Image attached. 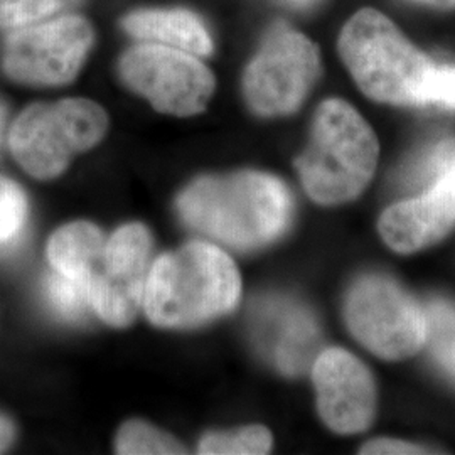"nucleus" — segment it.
Instances as JSON below:
<instances>
[{
  "label": "nucleus",
  "mask_w": 455,
  "mask_h": 455,
  "mask_svg": "<svg viewBox=\"0 0 455 455\" xmlns=\"http://www.w3.org/2000/svg\"><path fill=\"white\" fill-rule=\"evenodd\" d=\"M317 410L325 425L341 435L361 434L373 423L376 390L370 370L351 353L331 347L312 363Z\"/></svg>",
  "instance_id": "f8f14e48"
},
{
  "label": "nucleus",
  "mask_w": 455,
  "mask_h": 455,
  "mask_svg": "<svg viewBox=\"0 0 455 455\" xmlns=\"http://www.w3.org/2000/svg\"><path fill=\"white\" fill-rule=\"evenodd\" d=\"M455 227V164L420 195L381 214L378 229L398 253H415L440 242Z\"/></svg>",
  "instance_id": "ddd939ff"
},
{
  "label": "nucleus",
  "mask_w": 455,
  "mask_h": 455,
  "mask_svg": "<svg viewBox=\"0 0 455 455\" xmlns=\"http://www.w3.org/2000/svg\"><path fill=\"white\" fill-rule=\"evenodd\" d=\"M124 29L140 43L180 49L199 58L212 52V37L201 17L184 9H144L124 19Z\"/></svg>",
  "instance_id": "4468645a"
},
{
  "label": "nucleus",
  "mask_w": 455,
  "mask_h": 455,
  "mask_svg": "<svg viewBox=\"0 0 455 455\" xmlns=\"http://www.w3.org/2000/svg\"><path fill=\"white\" fill-rule=\"evenodd\" d=\"M455 164V139H440L425 147L405 164L400 182L405 189L423 191Z\"/></svg>",
  "instance_id": "f3484780"
},
{
  "label": "nucleus",
  "mask_w": 455,
  "mask_h": 455,
  "mask_svg": "<svg viewBox=\"0 0 455 455\" xmlns=\"http://www.w3.org/2000/svg\"><path fill=\"white\" fill-rule=\"evenodd\" d=\"M339 54L366 97L398 107H420L423 86L435 65L374 9H361L346 22Z\"/></svg>",
  "instance_id": "20e7f679"
},
{
  "label": "nucleus",
  "mask_w": 455,
  "mask_h": 455,
  "mask_svg": "<svg viewBox=\"0 0 455 455\" xmlns=\"http://www.w3.org/2000/svg\"><path fill=\"white\" fill-rule=\"evenodd\" d=\"M93 46V29L78 16H58L11 31L2 68L17 83L61 86L73 82Z\"/></svg>",
  "instance_id": "1a4fd4ad"
},
{
  "label": "nucleus",
  "mask_w": 455,
  "mask_h": 455,
  "mask_svg": "<svg viewBox=\"0 0 455 455\" xmlns=\"http://www.w3.org/2000/svg\"><path fill=\"white\" fill-rule=\"evenodd\" d=\"M319 71V51L309 37L278 26L246 66L244 100L260 116L293 114L309 95Z\"/></svg>",
  "instance_id": "0eeeda50"
},
{
  "label": "nucleus",
  "mask_w": 455,
  "mask_h": 455,
  "mask_svg": "<svg viewBox=\"0 0 455 455\" xmlns=\"http://www.w3.org/2000/svg\"><path fill=\"white\" fill-rule=\"evenodd\" d=\"M124 83L132 92L167 115L201 114L214 93V76L199 56L180 49L140 43L127 49L118 63Z\"/></svg>",
  "instance_id": "6e6552de"
},
{
  "label": "nucleus",
  "mask_w": 455,
  "mask_h": 455,
  "mask_svg": "<svg viewBox=\"0 0 455 455\" xmlns=\"http://www.w3.org/2000/svg\"><path fill=\"white\" fill-rule=\"evenodd\" d=\"M344 312L353 336L379 358H410L425 346V310L388 276L359 278L347 293Z\"/></svg>",
  "instance_id": "423d86ee"
},
{
  "label": "nucleus",
  "mask_w": 455,
  "mask_h": 455,
  "mask_svg": "<svg viewBox=\"0 0 455 455\" xmlns=\"http://www.w3.org/2000/svg\"><path fill=\"white\" fill-rule=\"evenodd\" d=\"M178 212L204 236L236 250H255L291 227L293 199L275 176L244 171L191 182L178 197Z\"/></svg>",
  "instance_id": "f257e3e1"
},
{
  "label": "nucleus",
  "mask_w": 455,
  "mask_h": 455,
  "mask_svg": "<svg viewBox=\"0 0 455 455\" xmlns=\"http://www.w3.org/2000/svg\"><path fill=\"white\" fill-rule=\"evenodd\" d=\"M103 233L88 221H76L60 228L51 236L48 260L54 272L86 285L103 255Z\"/></svg>",
  "instance_id": "2eb2a0df"
},
{
  "label": "nucleus",
  "mask_w": 455,
  "mask_h": 455,
  "mask_svg": "<svg viewBox=\"0 0 455 455\" xmlns=\"http://www.w3.org/2000/svg\"><path fill=\"white\" fill-rule=\"evenodd\" d=\"M408 2L434 7V9H454L455 7V0H408Z\"/></svg>",
  "instance_id": "a878e982"
},
{
  "label": "nucleus",
  "mask_w": 455,
  "mask_h": 455,
  "mask_svg": "<svg viewBox=\"0 0 455 455\" xmlns=\"http://www.w3.org/2000/svg\"><path fill=\"white\" fill-rule=\"evenodd\" d=\"M425 344L440 368L455 379V306L447 300H432L427 309Z\"/></svg>",
  "instance_id": "dca6fc26"
},
{
  "label": "nucleus",
  "mask_w": 455,
  "mask_h": 455,
  "mask_svg": "<svg viewBox=\"0 0 455 455\" xmlns=\"http://www.w3.org/2000/svg\"><path fill=\"white\" fill-rule=\"evenodd\" d=\"M379 146L368 122L346 101L331 98L317 108L310 144L295 161L306 193L332 206L356 199L376 171Z\"/></svg>",
  "instance_id": "7ed1b4c3"
},
{
  "label": "nucleus",
  "mask_w": 455,
  "mask_h": 455,
  "mask_svg": "<svg viewBox=\"0 0 455 455\" xmlns=\"http://www.w3.org/2000/svg\"><path fill=\"white\" fill-rule=\"evenodd\" d=\"M44 295L49 307L66 321H78L90 309L86 285L69 276L54 272L46 278Z\"/></svg>",
  "instance_id": "412c9836"
},
{
  "label": "nucleus",
  "mask_w": 455,
  "mask_h": 455,
  "mask_svg": "<svg viewBox=\"0 0 455 455\" xmlns=\"http://www.w3.org/2000/svg\"><path fill=\"white\" fill-rule=\"evenodd\" d=\"M240 295V274L227 253L214 244L193 242L152 263L142 306L152 324L186 329L231 312Z\"/></svg>",
  "instance_id": "f03ea898"
},
{
  "label": "nucleus",
  "mask_w": 455,
  "mask_h": 455,
  "mask_svg": "<svg viewBox=\"0 0 455 455\" xmlns=\"http://www.w3.org/2000/svg\"><path fill=\"white\" fill-rule=\"evenodd\" d=\"M250 332L261 356L280 373H306L317 358L321 344L317 319L304 304L289 297L257 299L250 310Z\"/></svg>",
  "instance_id": "9b49d317"
},
{
  "label": "nucleus",
  "mask_w": 455,
  "mask_h": 455,
  "mask_svg": "<svg viewBox=\"0 0 455 455\" xmlns=\"http://www.w3.org/2000/svg\"><path fill=\"white\" fill-rule=\"evenodd\" d=\"M80 0H0V29L16 31L61 16Z\"/></svg>",
  "instance_id": "6ab92c4d"
},
{
  "label": "nucleus",
  "mask_w": 455,
  "mask_h": 455,
  "mask_svg": "<svg viewBox=\"0 0 455 455\" xmlns=\"http://www.w3.org/2000/svg\"><path fill=\"white\" fill-rule=\"evenodd\" d=\"M152 236L144 225L118 228L86 282L90 306L107 324H131L142 306Z\"/></svg>",
  "instance_id": "9d476101"
},
{
  "label": "nucleus",
  "mask_w": 455,
  "mask_h": 455,
  "mask_svg": "<svg viewBox=\"0 0 455 455\" xmlns=\"http://www.w3.org/2000/svg\"><path fill=\"white\" fill-rule=\"evenodd\" d=\"M280 2H283L287 5H292V7H299V9H306V7L314 5L319 0H280Z\"/></svg>",
  "instance_id": "bb28decb"
},
{
  "label": "nucleus",
  "mask_w": 455,
  "mask_h": 455,
  "mask_svg": "<svg viewBox=\"0 0 455 455\" xmlns=\"http://www.w3.org/2000/svg\"><path fill=\"white\" fill-rule=\"evenodd\" d=\"M115 449L118 454H182L184 449L171 435L146 422H127L118 432Z\"/></svg>",
  "instance_id": "aec40b11"
},
{
  "label": "nucleus",
  "mask_w": 455,
  "mask_h": 455,
  "mask_svg": "<svg viewBox=\"0 0 455 455\" xmlns=\"http://www.w3.org/2000/svg\"><path fill=\"white\" fill-rule=\"evenodd\" d=\"M28 218V201L12 180L0 178V246L20 235Z\"/></svg>",
  "instance_id": "4be33fe9"
},
{
  "label": "nucleus",
  "mask_w": 455,
  "mask_h": 455,
  "mask_svg": "<svg viewBox=\"0 0 455 455\" xmlns=\"http://www.w3.org/2000/svg\"><path fill=\"white\" fill-rule=\"evenodd\" d=\"M14 435H16L14 425L9 422L7 419L0 417V454L5 452V451L11 447V443H12V440H14Z\"/></svg>",
  "instance_id": "393cba45"
},
{
  "label": "nucleus",
  "mask_w": 455,
  "mask_h": 455,
  "mask_svg": "<svg viewBox=\"0 0 455 455\" xmlns=\"http://www.w3.org/2000/svg\"><path fill=\"white\" fill-rule=\"evenodd\" d=\"M4 132H5V110L4 107L0 105V144L4 140Z\"/></svg>",
  "instance_id": "cd10ccee"
},
{
  "label": "nucleus",
  "mask_w": 455,
  "mask_h": 455,
  "mask_svg": "<svg viewBox=\"0 0 455 455\" xmlns=\"http://www.w3.org/2000/svg\"><path fill=\"white\" fill-rule=\"evenodd\" d=\"M107 129L108 116L92 100L36 103L12 124L9 147L29 176L54 180L65 172L73 156L97 146Z\"/></svg>",
  "instance_id": "39448f33"
},
{
  "label": "nucleus",
  "mask_w": 455,
  "mask_h": 455,
  "mask_svg": "<svg viewBox=\"0 0 455 455\" xmlns=\"http://www.w3.org/2000/svg\"><path fill=\"white\" fill-rule=\"evenodd\" d=\"M361 454L371 455H419V454H434V451L422 447V445H415V443H408L403 440L393 439H378L373 442H368L366 445H363V449L359 451Z\"/></svg>",
  "instance_id": "b1692460"
},
{
  "label": "nucleus",
  "mask_w": 455,
  "mask_h": 455,
  "mask_svg": "<svg viewBox=\"0 0 455 455\" xmlns=\"http://www.w3.org/2000/svg\"><path fill=\"white\" fill-rule=\"evenodd\" d=\"M272 434L260 425L231 432H212L199 442V454L260 455L270 452Z\"/></svg>",
  "instance_id": "a211bd4d"
},
{
  "label": "nucleus",
  "mask_w": 455,
  "mask_h": 455,
  "mask_svg": "<svg viewBox=\"0 0 455 455\" xmlns=\"http://www.w3.org/2000/svg\"><path fill=\"white\" fill-rule=\"evenodd\" d=\"M420 107L455 112V65H434L423 86Z\"/></svg>",
  "instance_id": "5701e85b"
}]
</instances>
